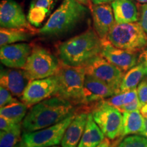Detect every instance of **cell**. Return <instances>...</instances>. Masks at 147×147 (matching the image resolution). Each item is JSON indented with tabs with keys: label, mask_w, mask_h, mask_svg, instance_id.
Listing matches in <instances>:
<instances>
[{
	"label": "cell",
	"mask_w": 147,
	"mask_h": 147,
	"mask_svg": "<svg viewBox=\"0 0 147 147\" xmlns=\"http://www.w3.org/2000/svg\"><path fill=\"white\" fill-rule=\"evenodd\" d=\"M74 106L58 96H53L32 106L22 122L23 133L48 127L74 115Z\"/></svg>",
	"instance_id": "1"
},
{
	"label": "cell",
	"mask_w": 147,
	"mask_h": 147,
	"mask_svg": "<svg viewBox=\"0 0 147 147\" xmlns=\"http://www.w3.org/2000/svg\"><path fill=\"white\" fill-rule=\"evenodd\" d=\"M102 40L93 29L61 42L57 47L58 57L64 65L80 67L100 55Z\"/></svg>",
	"instance_id": "2"
},
{
	"label": "cell",
	"mask_w": 147,
	"mask_h": 147,
	"mask_svg": "<svg viewBox=\"0 0 147 147\" xmlns=\"http://www.w3.org/2000/svg\"><path fill=\"white\" fill-rule=\"evenodd\" d=\"M88 9L77 0H63L45 25L38 30L42 35L57 36L72 29L85 17Z\"/></svg>",
	"instance_id": "3"
},
{
	"label": "cell",
	"mask_w": 147,
	"mask_h": 147,
	"mask_svg": "<svg viewBox=\"0 0 147 147\" xmlns=\"http://www.w3.org/2000/svg\"><path fill=\"white\" fill-rule=\"evenodd\" d=\"M57 80V91L55 96L68 101L74 106L84 105L83 87L86 73L84 67H73L61 63Z\"/></svg>",
	"instance_id": "4"
},
{
	"label": "cell",
	"mask_w": 147,
	"mask_h": 147,
	"mask_svg": "<svg viewBox=\"0 0 147 147\" xmlns=\"http://www.w3.org/2000/svg\"><path fill=\"white\" fill-rule=\"evenodd\" d=\"M112 45L124 50L138 52L147 46V35L139 23H115L108 35Z\"/></svg>",
	"instance_id": "5"
},
{
	"label": "cell",
	"mask_w": 147,
	"mask_h": 147,
	"mask_svg": "<svg viewBox=\"0 0 147 147\" xmlns=\"http://www.w3.org/2000/svg\"><path fill=\"white\" fill-rule=\"evenodd\" d=\"M61 62L50 51L34 47L23 69L31 80L53 76L58 72Z\"/></svg>",
	"instance_id": "6"
},
{
	"label": "cell",
	"mask_w": 147,
	"mask_h": 147,
	"mask_svg": "<svg viewBox=\"0 0 147 147\" xmlns=\"http://www.w3.org/2000/svg\"><path fill=\"white\" fill-rule=\"evenodd\" d=\"M91 113L93 120L107 138L115 140L121 137L123 117L118 108L102 100L96 103Z\"/></svg>",
	"instance_id": "7"
},
{
	"label": "cell",
	"mask_w": 147,
	"mask_h": 147,
	"mask_svg": "<svg viewBox=\"0 0 147 147\" xmlns=\"http://www.w3.org/2000/svg\"><path fill=\"white\" fill-rule=\"evenodd\" d=\"M71 115L57 123L35 131L23 133L22 140L28 147H51L59 144L66 129L73 120Z\"/></svg>",
	"instance_id": "8"
},
{
	"label": "cell",
	"mask_w": 147,
	"mask_h": 147,
	"mask_svg": "<svg viewBox=\"0 0 147 147\" xmlns=\"http://www.w3.org/2000/svg\"><path fill=\"white\" fill-rule=\"evenodd\" d=\"M82 67L86 74L105 82L115 91L116 94L120 92V86L125 72L101 55L95 57Z\"/></svg>",
	"instance_id": "9"
},
{
	"label": "cell",
	"mask_w": 147,
	"mask_h": 147,
	"mask_svg": "<svg viewBox=\"0 0 147 147\" xmlns=\"http://www.w3.org/2000/svg\"><path fill=\"white\" fill-rule=\"evenodd\" d=\"M0 25L4 28L25 29L36 34L37 30L29 23L21 6L13 0H2L0 4Z\"/></svg>",
	"instance_id": "10"
},
{
	"label": "cell",
	"mask_w": 147,
	"mask_h": 147,
	"mask_svg": "<svg viewBox=\"0 0 147 147\" xmlns=\"http://www.w3.org/2000/svg\"><path fill=\"white\" fill-rule=\"evenodd\" d=\"M57 80L55 76L31 80L21 97V101L29 107L49 97L55 96Z\"/></svg>",
	"instance_id": "11"
},
{
	"label": "cell",
	"mask_w": 147,
	"mask_h": 147,
	"mask_svg": "<svg viewBox=\"0 0 147 147\" xmlns=\"http://www.w3.org/2000/svg\"><path fill=\"white\" fill-rule=\"evenodd\" d=\"M100 55L124 72L129 70L138 63L137 52L116 47L107 39L102 40Z\"/></svg>",
	"instance_id": "12"
},
{
	"label": "cell",
	"mask_w": 147,
	"mask_h": 147,
	"mask_svg": "<svg viewBox=\"0 0 147 147\" xmlns=\"http://www.w3.org/2000/svg\"><path fill=\"white\" fill-rule=\"evenodd\" d=\"M32 51L31 45L23 42L1 46L0 59L1 63L10 68L23 69Z\"/></svg>",
	"instance_id": "13"
},
{
	"label": "cell",
	"mask_w": 147,
	"mask_h": 147,
	"mask_svg": "<svg viewBox=\"0 0 147 147\" xmlns=\"http://www.w3.org/2000/svg\"><path fill=\"white\" fill-rule=\"evenodd\" d=\"M31 80L23 69H1V86L6 88L13 96L21 97Z\"/></svg>",
	"instance_id": "14"
},
{
	"label": "cell",
	"mask_w": 147,
	"mask_h": 147,
	"mask_svg": "<svg viewBox=\"0 0 147 147\" xmlns=\"http://www.w3.org/2000/svg\"><path fill=\"white\" fill-rule=\"evenodd\" d=\"M115 94V91L105 82L86 74L83 87L84 105L106 100Z\"/></svg>",
	"instance_id": "15"
},
{
	"label": "cell",
	"mask_w": 147,
	"mask_h": 147,
	"mask_svg": "<svg viewBox=\"0 0 147 147\" xmlns=\"http://www.w3.org/2000/svg\"><path fill=\"white\" fill-rule=\"evenodd\" d=\"M94 30L101 40L107 39L110 29L115 23L113 8L108 3L93 5L91 8Z\"/></svg>",
	"instance_id": "16"
},
{
	"label": "cell",
	"mask_w": 147,
	"mask_h": 147,
	"mask_svg": "<svg viewBox=\"0 0 147 147\" xmlns=\"http://www.w3.org/2000/svg\"><path fill=\"white\" fill-rule=\"evenodd\" d=\"M88 115L84 112L74 116L64 134L61 142L62 147H78L85 129Z\"/></svg>",
	"instance_id": "17"
},
{
	"label": "cell",
	"mask_w": 147,
	"mask_h": 147,
	"mask_svg": "<svg viewBox=\"0 0 147 147\" xmlns=\"http://www.w3.org/2000/svg\"><path fill=\"white\" fill-rule=\"evenodd\" d=\"M111 5L115 23H134L138 21L137 7L131 0H115Z\"/></svg>",
	"instance_id": "18"
},
{
	"label": "cell",
	"mask_w": 147,
	"mask_h": 147,
	"mask_svg": "<svg viewBox=\"0 0 147 147\" xmlns=\"http://www.w3.org/2000/svg\"><path fill=\"white\" fill-rule=\"evenodd\" d=\"M104 140L105 135L93 120L91 113H89L85 129L78 147H97Z\"/></svg>",
	"instance_id": "19"
},
{
	"label": "cell",
	"mask_w": 147,
	"mask_h": 147,
	"mask_svg": "<svg viewBox=\"0 0 147 147\" xmlns=\"http://www.w3.org/2000/svg\"><path fill=\"white\" fill-rule=\"evenodd\" d=\"M147 75V67L140 61L125 74L120 86V92L136 89L139 83Z\"/></svg>",
	"instance_id": "20"
},
{
	"label": "cell",
	"mask_w": 147,
	"mask_h": 147,
	"mask_svg": "<svg viewBox=\"0 0 147 147\" xmlns=\"http://www.w3.org/2000/svg\"><path fill=\"white\" fill-rule=\"evenodd\" d=\"M123 134L121 137L131 134H140L144 128V118L140 110L123 113Z\"/></svg>",
	"instance_id": "21"
},
{
	"label": "cell",
	"mask_w": 147,
	"mask_h": 147,
	"mask_svg": "<svg viewBox=\"0 0 147 147\" xmlns=\"http://www.w3.org/2000/svg\"><path fill=\"white\" fill-rule=\"evenodd\" d=\"M29 106L24 102L18 100L1 107L0 115L15 124L21 123L27 115Z\"/></svg>",
	"instance_id": "22"
},
{
	"label": "cell",
	"mask_w": 147,
	"mask_h": 147,
	"mask_svg": "<svg viewBox=\"0 0 147 147\" xmlns=\"http://www.w3.org/2000/svg\"><path fill=\"white\" fill-rule=\"evenodd\" d=\"M34 33L25 29L4 28L0 29V45L4 46L16 42L27 41L32 38Z\"/></svg>",
	"instance_id": "23"
},
{
	"label": "cell",
	"mask_w": 147,
	"mask_h": 147,
	"mask_svg": "<svg viewBox=\"0 0 147 147\" xmlns=\"http://www.w3.org/2000/svg\"><path fill=\"white\" fill-rule=\"evenodd\" d=\"M22 123L8 131L0 132V147H16L20 142Z\"/></svg>",
	"instance_id": "24"
},
{
	"label": "cell",
	"mask_w": 147,
	"mask_h": 147,
	"mask_svg": "<svg viewBox=\"0 0 147 147\" xmlns=\"http://www.w3.org/2000/svg\"><path fill=\"white\" fill-rule=\"evenodd\" d=\"M137 97L138 93L136 89L130 90V91L119 92L109 98L104 100V101L110 105L118 108L131 102Z\"/></svg>",
	"instance_id": "25"
},
{
	"label": "cell",
	"mask_w": 147,
	"mask_h": 147,
	"mask_svg": "<svg viewBox=\"0 0 147 147\" xmlns=\"http://www.w3.org/2000/svg\"><path fill=\"white\" fill-rule=\"evenodd\" d=\"M117 147H147V138L142 135H132L125 138Z\"/></svg>",
	"instance_id": "26"
},
{
	"label": "cell",
	"mask_w": 147,
	"mask_h": 147,
	"mask_svg": "<svg viewBox=\"0 0 147 147\" xmlns=\"http://www.w3.org/2000/svg\"><path fill=\"white\" fill-rule=\"evenodd\" d=\"M57 0H32L30 8H36L49 15Z\"/></svg>",
	"instance_id": "27"
},
{
	"label": "cell",
	"mask_w": 147,
	"mask_h": 147,
	"mask_svg": "<svg viewBox=\"0 0 147 147\" xmlns=\"http://www.w3.org/2000/svg\"><path fill=\"white\" fill-rule=\"evenodd\" d=\"M17 100L13 97V95L6 88L1 86L0 87V106L3 107Z\"/></svg>",
	"instance_id": "28"
},
{
	"label": "cell",
	"mask_w": 147,
	"mask_h": 147,
	"mask_svg": "<svg viewBox=\"0 0 147 147\" xmlns=\"http://www.w3.org/2000/svg\"><path fill=\"white\" fill-rule=\"evenodd\" d=\"M138 97L141 106L147 104V79L144 78L137 87Z\"/></svg>",
	"instance_id": "29"
},
{
	"label": "cell",
	"mask_w": 147,
	"mask_h": 147,
	"mask_svg": "<svg viewBox=\"0 0 147 147\" xmlns=\"http://www.w3.org/2000/svg\"><path fill=\"white\" fill-rule=\"evenodd\" d=\"M141 107V104L140 102V100L138 97L136 98L134 101L131 102L125 105L121 106L120 107H118L117 108L120 110L122 113L124 112H132L136 111V110H140V108Z\"/></svg>",
	"instance_id": "30"
},
{
	"label": "cell",
	"mask_w": 147,
	"mask_h": 147,
	"mask_svg": "<svg viewBox=\"0 0 147 147\" xmlns=\"http://www.w3.org/2000/svg\"><path fill=\"white\" fill-rule=\"evenodd\" d=\"M139 23L147 34V3H144L140 6Z\"/></svg>",
	"instance_id": "31"
},
{
	"label": "cell",
	"mask_w": 147,
	"mask_h": 147,
	"mask_svg": "<svg viewBox=\"0 0 147 147\" xmlns=\"http://www.w3.org/2000/svg\"><path fill=\"white\" fill-rule=\"evenodd\" d=\"M16 125H17V124L11 122L10 121L5 118L3 116L0 117V129H1V131H10V130L15 127Z\"/></svg>",
	"instance_id": "32"
},
{
	"label": "cell",
	"mask_w": 147,
	"mask_h": 147,
	"mask_svg": "<svg viewBox=\"0 0 147 147\" xmlns=\"http://www.w3.org/2000/svg\"><path fill=\"white\" fill-rule=\"evenodd\" d=\"M140 61H142L144 63L147 67V50L143 51L142 54L140 55L139 57Z\"/></svg>",
	"instance_id": "33"
},
{
	"label": "cell",
	"mask_w": 147,
	"mask_h": 147,
	"mask_svg": "<svg viewBox=\"0 0 147 147\" xmlns=\"http://www.w3.org/2000/svg\"><path fill=\"white\" fill-rule=\"evenodd\" d=\"M140 112L144 119H147V104L141 106L140 108Z\"/></svg>",
	"instance_id": "34"
},
{
	"label": "cell",
	"mask_w": 147,
	"mask_h": 147,
	"mask_svg": "<svg viewBox=\"0 0 147 147\" xmlns=\"http://www.w3.org/2000/svg\"><path fill=\"white\" fill-rule=\"evenodd\" d=\"M115 0H91L92 2L94 5H99V4H104V3H112Z\"/></svg>",
	"instance_id": "35"
},
{
	"label": "cell",
	"mask_w": 147,
	"mask_h": 147,
	"mask_svg": "<svg viewBox=\"0 0 147 147\" xmlns=\"http://www.w3.org/2000/svg\"><path fill=\"white\" fill-rule=\"evenodd\" d=\"M140 135H142L144 136L147 138V119H144V128H143L142 131Z\"/></svg>",
	"instance_id": "36"
},
{
	"label": "cell",
	"mask_w": 147,
	"mask_h": 147,
	"mask_svg": "<svg viewBox=\"0 0 147 147\" xmlns=\"http://www.w3.org/2000/svg\"><path fill=\"white\" fill-rule=\"evenodd\" d=\"M77 1H79L80 3H81L82 4H83L86 6H89L91 8V2H90V0H77Z\"/></svg>",
	"instance_id": "37"
},
{
	"label": "cell",
	"mask_w": 147,
	"mask_h": 147,
	"mask_svg": "<svg viewBox=\"0 0 147 147\" xmlns=\"http://www.w3.org/2000/svg\"><path fill=\"white\" fill-rule=\"evenodd\" d=\"M16 147H28L26 145V144H25V142L23 140L21 139V140L20 141V142L18 143V144L17 145V146Z\"/></svg>",
	"instance_id": "38"
},
{
	"label": "cell",
	"mask_w": 147,
	"mask_h": 147,
	"mask_svg": "<svg viewBox=\"0 0 147 147\" xmlns=\"http://www.w3.org/2000/svg\"><path fill=\"white\" fill-rule=\"evenodd\" d=\"M105 144H106V139L104 140L103 142L101 143V144L100 145H98L97 147H104V146H105Z\"/></svg>",
	"instance_id": "39"
},
{
	"label": "cell",
	"mask_w": 147,
	"mask_h": 147,
	"mask_svg": "<svg viewBox=\"0 0 147 147\" xmlns=\"http://www.w3.org/2000/svg\"><path fill=\"white\" fill-rule=\"evenodd\" d=\"M104 147H110L109 141L106 139V144H105V146H104Z\"/></svg>",
	"instance_id": "40"
},
{
	"label": "cell",
	"mask_w": 147,
	"mask_h": 147,
	"mask_svg": "<svg viewBox=\"0 0 147 147\" xmlns=\"http://www.w3.org/2000/svg\"><path fill=\"white\" fill-rule=\"evenodd\" d=\"M140 3H147V0H137Z\"/></svg>",
	"instance_id": "41"
},
{
	"label": "cell",
	"mask_w": 147,
	"mask_h": 147,
	"mask_svg": "<svg viewBox=\"0 0 147 147\" xmlns=\"http://www.w3.org/2000/svg\"><path fill=\"white\" fill-rule=\"evenodd\" d=\"M51 147H59V146H51Z\"/></svg>",
	"instance_id": "42"
}]
</instances>
